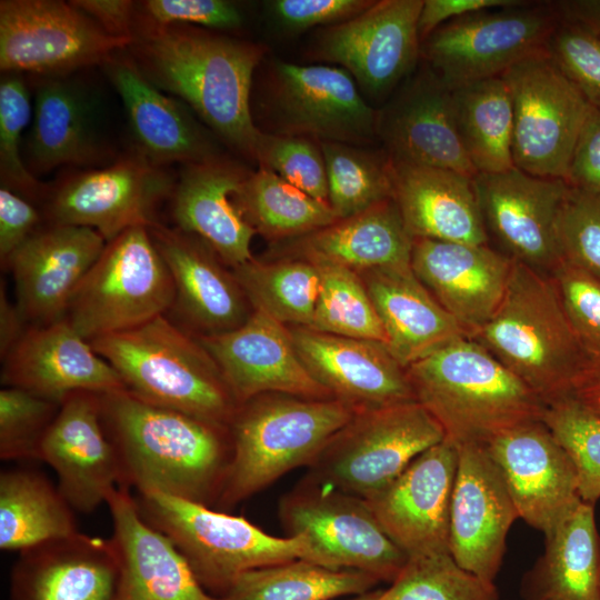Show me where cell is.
Masks as SVG:
<instances>
[{
    "mask_svg": "<svg viewBox=\"0 0 600 600\" xmlns=\"http://www.w3.org/2000/svg\"><path fill=\"white\" fill-rule=\"evenodd\" d=\"M174 178L140 156L71 174L46 197L49 223L94 229L107 242L134 226L158 221L156 211L171 197Z\"/></svg>",
    "mask_w": 600,
    "mask_h": 600,
    "instance_id": "14",
    "label": "cell"
},
{
    "mask_svg": "<svg viewBox=\"0 0 600 600\" xmlns=\"http://www.w3.org/2000/svg\"><path fill=\"white\" fill-rule=\"evenodd\" d=\"M523 576L524 600H600V534L593 504L581 501L550 533Z\"/></svg>",
    "mask_w": 600,
    "mask_h": 600,
    "instance_id": "37",
    "label": "cell"
},
{
    "mask_svg": "<svg viewBox=\"0 0 600 600\" xmlns=\"http://www.w3.org/2000/svg\"><path fill=\"white\" fill-rule=\"evenodd\" d=\"M550 277L588 359H600V279L563 261Z\"/></svg>",
    "mask_w": 600,
    "mask_h": 600,
    "instance_id": "52",
    "label": "cell"
},
{
    "mask_svg": "<svg viewBox=\"0 0 600 600\" xmlns=\"http://www.w3.org/2000/svg\"><path fill=\"white\" fill-rule=\"evenodd\" d=\"M449 519V552L479 578L494 582L507 537L519 518L503 477L484 446L459 447Z\"/></svg>",
    "mask_w": 600,
    "mask_h": 600,
    "instance_id": "19",
    "label": "cell"
},
{
    "mask_svg": "<svg viewBox=\"0 0 600 600\" xmlns=\"http://www.w3.org/2000/svg\"><path fill=\"white\" fill-rule=\"evenodd\" d=\"M99 399L121 487L217 506L232 456L229 427L147 402L127 389Z\"/></svg>",
    "mask_w": 600,
    "mask_h": 600,
    "instance_id": "2",
    "label": "cell"
},
{
    "mask_svg": "<svg viewBox=\"0 0 600 600\" xmlns=\"http://www.w3.org/2000/svg\"><path fill=\"white\" fill-rule=\"evenodd\" d=\"M369 0H274L270 13L288 31H303L317 26L342 23L363 12Z\"/></svg>",
    "mask_w": 600,
    "mask_h": 600,
    "instance_id": "54",
    "label": "cell"
},
{
    "mask_svg": "<svg viewBox=\"0 0 600 600\" xmlns=\"http://www.w3.org/2000/svg\"><path fill=\"white\" fill-rule=\"evenodd\" d=\"M547 50L588 103L600 109V2H554Z\"/></svg>",
    "mask_w": 600,
    "mask_h": 600,
    "instance_id": "44",
    "label": "cell"
},
{
    "mask_svg": "<svg viewBox=\"0 0 600 600\" xmlns=\"http://www.w3.org/2000/svg\"><path fill=\"white\" fill-rule=\"evenodd\" d=\"M469 338L546 404L569 396L588 360L550 274L518 262L497 310Z\"/></svg>",
    "mask_w": 600,
    "mask_h": 600,
    "instance_id": "5",
    "label": "cell"
},
{
    "mask_svg": "<svg viewBox=\"0 0 600 600\" xmlns=\"http://www.w3.org/2000/svg\"><path fill=\"white\" fill-rule=\"evenodd\" d=\"M458 457V447L444 439L364 499L380 527L408 558L450 553V504Z\"/></svg>",
    "mask_w": 600,
    "mask_h": 600,
    "instance_id": "17",
    "label": "cell"
},
{
    "mask_svg": "<svg viewBox=\"0 0 600 600\" xmlns=\"http://www.w3.org/2000/svg\"><path fill=\"white\" fill-rule=\"evenodd\" d=\"M423 0H380L321 33L318 54L340 64L372 98H384L421 58L418 20Z\"/></svg>",
    "mask_w": 600,
    "mask_h": 600,
    "instance_id": "16",
    "label": "cell"
},
{
    "mask_svg": "<svg viewBox=\"0 0 600 600\" xmlns=\"http://www.w3.org/2000/svg\"><path fill=\"white\" fill-rule=\"evenodd\" d=\"M174 284L172 312L194 336L243 324L253 310L232 271L201 238L159 221L148 227Z\"/></svg>",
    "mask_w": 600,
    "mask_h": 600,
    "instance_id": "24",
    "label": "cell"
},
{
    "mask_svg": "<svg viewBox=\"0 0 600 600\" xmlns=\"http://www.w3.org/2000/svg\"><path fill=\"white\" fill-rule=\"evenodd\" d=\"M319 143L326 163L328 203L339 220L393 198L391 162L387 153L347 143Z\"/></svg>",
    "mask_w": 600,
    "mask_h": 600,
    "instance_id": "43",
    "label": "cell"
},
{
    "mask_svg": "<svg viewBox=\"0 0 600 600\" xmlns=\"http://www.w3.org/2000/svg\"><path fill=\"white\" fill-rule=\"evenodd\" d=\"M39 460L58 478V489L73 510L89 513L122 486L120 463L101 421L98 392L68 394L46 432Z\"/></svg>",
    "mask_w": 600,
    "mask_h": 600,
    "instance_id": "23",
    "label": "cell"
},
{
    "mask_svg": "<svg viewBox=\"0 0 600 600\" xmlns=\"http://www.w3.org/2000/svg\"><path fill=\"white\" fill-rule=\"evenodd\" d=\"M310 374L354 411L416 401L404 368L379 341L289 328Z\"/></svg>",
    "mask_w": 600,
    "mask_h": 600,
    "instance_id": "25",
    "label": "cell"
},
{
    "mask_svg": "<svg viewBox=\"0 0 600 600\" xmlns=\"http://www.w3.org/2000/svg\"><path fill=\"white\" fill-rule=\"evenodd\" d=\"M390 162L393 200L413 239L489 243L474 177L449 169Z\"/></svg>",
    "mask_w": 600,
    "mask_h": 600,
    "instance_id": "34",
    "label": "cell"
},
{
    "mask_svg": "<svg viewBox=\"0 0 600 600\" xmlns=\"http://www.w3.org/2000/svg\"><path fill=\"white\" fill-rule=\"evenodd\" d=\"M444 438L417 401L354 411L309 467V477L367 499Z\"/></svg>",
    "mask_w": 600,
    "mask_h": 600,
    "instance_id": "9",
    "label": "cell"
},
{
    "mask_svg": "<svg viewBox=\"0 0 600 600\" xmlns=\"http://www.w3.org/2000/svg\"><path fill=\"white\" fill-rule=\"evenodd\" d=\"M316 264L320 290L309 329L386 344V332L360 274L334 264Z\"/></svg>",
    "mask_w": 600,
    "mask_h": 600,
    "instance_id": "45",
    "label": "cell"
},
{
    "mask_svg": "<svg viewBox=\"0 0 600 600\" xmlns=\"http://www.w3.org/2000/svg\"><path fill=\"white\" fill-rule=\"evenodd\" d=\"M131 43L108 34L71 1H0L3 73L70 76L86 67L103 66Z\"/></svg>",
    "mask_w": 600,
    "mask_h": 600,
    "instance_id": "13",
    "label": "cell"
},
{
    "mask_svg": "<svg viewBox=\"0 0 600 600\" xmlns=\"http://www.w3.org/2000/svg\"><path fill=\"white\" fill-rule=\"evenodd\" d=\"M280 518L289 536L310 541L324 567L359 570L391 583L408 560L364 499L309 476L281 499Z\"/></svg>",
    "mask_w": 600,
    "mask_h": 600,
    "instance_id": "12",
    "label": "cell"
},
{
    "mask_svg": "<svg viewBox=\"0 0 600 600\" xmlns=\"http://www.w3.org/2000/svg\"><path fill=\"white\" fill-rule=\"evenodd\" d=\"M473 180L489 243L514 262L550 274L560 262L556 226L569 183L516 167Z\"/></svg>",
    "mask_w": 600,
    "mask_h": 600,
    "instance_id": "15",
    "label": "cell"
},
{
    "mask_svg": "<svg viewBox=\"0 0 600 600\" xmlns=\"http://www.w3.org/2000/svg\"><path fill=\"white\" fill-rule=\"evenodd\" d=\"M413 237L393 198L297 238L292 258L334 264L357 273L411 267Z\"/></svg>",
    "mask_w": 600,
    "mask_h": 600,
    "instance_id": "36",
    "label": "cell"
},
{
    "mask_svg": "<svg viewBox=\"0 0 600 600\" xmlns=\"http://www.w3.org/2000/svg\"><path fill=\"white\" fill-rule=\"evenodd\" d=\"M127 49L153 86L183 101L220 139L254 159L262 131L253 123L250 94L264 53L260 46L189 24L138 21Z\"/></svg>",
    "mask_w": 600,
    "mask_h": 600,
    "instance_id": "1",
    "label": "cell"
},
{
    "mask_svg": "<svg viewBox=\"0 0 600 600\" xmlns=\"http://www.w3.org/2000/svg\"><path fill=\"white\" fill-rule=\"evenodd\" d=\"M100 120L98 100L82 82L69 76L41 77L26 147L29 171L37 177L61 166L107 163L112 150Z\"/></svg>",
    "mask_w": 600,
    "mask_h": 600,
    "instance_id": "30",
    "label": "cell"
},
{
    "mask_svg": "<svg viewBox=\"0 0 600 600\" xmlns=\"http://www.w3.org/2000/svg\"><path fill=\"white\" fill-rule=\"evenodd\" d=\"M379 600H499L494 582L461 568L450 553L408 558Z\"/></svg>",
    "mask_w": 600,
    "mask_h": 600,
    "instance_id": "46",
    "label": "cell"
},
{
    "mask_svg": "<svg viewBox=\"0 0 600 600\" xmlns=\"http://www.w3.org/2000/svg\"><path fill=\"white\" fill-rule=\"evenodd\" d=\"M136 500L142 517L174 543L218 598L247 571L294 559L318 563L304 536L274 537L244 517L161 492L139 493Z\"/></svg>",
    "mask_w": 600,
    "mask_h": 600,
    "instance_id": "7",
    "label": "cell"
},
{
    "mask_svg": "<svg viewBox=\"0 0 600 600\" xmlns=\"http://www.w3.org/2000/svg\"><path fill=\"white\" fill-rule=\"evenodd\" d=\"M59 402L16 387L0 390L1 460H39L40 446Z\"/></svg>",
    "mask_w": 600,
    "mask_h": 600,
    "instance_id": "49",
    "label": "cell"
},
{
    "mask_svg": "<svg viewBox=\"0 0 600 600\" xmlns=\"http://www.w3.org/2000/svg\"><path fill=\"white\" fill-rule=\"evenodd\" d=\"M121 584L119 600H221L207 591L190 564L141 514L126 487L108 496Z\"/></svg>",
    "mask_w": 600,
    "mask_h": 600,
    "instance_id": "31",
    "label": "cell"
},
{
    "mask_svg": "<svg viewBox=\"0 0 600 600\" xmlns=\"http://www.w3.org/2000/svg\"><path fill=\"white\" fill-rule=\"evenodd\" d=\"M501 77L512 100L514 167L536 177L567 180L591 106L547 47L513 64Z\"/></svg>",
    "mask_w": 600,
    "mask_h": 600,
    "instance_id": "11",
    "label": "cell"
},
{
    "mask_svg": "<svg viewBox=\"0 0 600 600\" xmlns=\"http://www.w3.org/2000/svg\"><path fill=\"white\" fill-rule=\"evenodd\" d=\"M360 277L386 332V346L404 368L457 338L468 337L411 267L376 269Z\"/></svg>",
    "mask_w": 600,
    "mask_h": 600,
    "instance_id": "35",
    "label": "cell"
},
{
    "mask_svg": "<svg viewBox=\"0 0 600 600\" xmlns=\"http://www.w3.org/2000/svg\"><path fill=\"white\" fill-rule=\"evenodd\" d=\"M520 0H423L418 20L422 42L443 23L461 16L493 8L508 7Z\"/></svg>",
    "mask_w": 600,
    "mask_h": 600,
    "instance_id": "58",
    "label": "cell"
},
{
    "mask_svg": "<svg viewBox=\"0 0 600 600\" xmlns=\"http://www.w3.org/2000/svg\"><path fill=\"white\" fill-rule=\"evenodd\" d=\"M381 591H382L381 589L371 590L366 593L359 594L356 598L350 599V600H379Z\"/></svg>",
    "mask_w": 600,
    "mask_h": 600,
    "instance_id": "61",
    "label": "cell"
},
{
    "mask_svg": "<svg viewBox=\"0 0 600 600\" xmlns=\"http://www.w3.org/2000/svg\"><path fill=\"white\" fill-rule=\"evenodd\" d=\"M252 310L283 324L309 328L320 290L319 267L308 260L251 259L231 269Z\"/></svg>",
    "mask_w": 600,
    "mask_h": 600,
    "instance_id": "42",
    "label": "cell"
},
{
    "mask_svg": "<svg viewBox=\"0 0 600 600\" xmlns=\"http://www.w3.org/2000/svg\"><path fill=\"white\" fill-rule=\"evenodd\" d=\"M451 96L459 138L477 174L513 168V110L506 80L500 76L471 82Z\"/></svg>",
    "mask_w": 600,
    "mask_h": 600,
    "instance_id": "39",
    "label": "cell"
},
{
    "mask_svg": "<svg viewBox=\"0 0 600 600\" xmlns=\"http://www.w3.org/2000/svg\"><path fill=\"white\" fill-rule=\"evenodd\" d=\"M106 244L94 229L49 223L9 257L3 267L12 274L17 304L30 326L66 319L76 291Z\"/></svg>",
    "mask_w": 600,
    "mask_h": 600,
    "instance_id": "22",
    "label": "cell"
},
{
    "mask_svg": "<svg viewBox=\"0 0 600 600\" xmlns=\"http://www.w3.org/2000/svg\"><path fill=\"white\" fill-rule=\"evenodd\" d=\"M41 214L31 201L1 187L0 189V261L9 257L40 229Z\"/></svg>",
    "mask_w": 600,
    "mask_h": 600,
    "instance_id": "55",
    "label": "cell"
},
{
    "mask_svg": "<svg viewBox=\"0 0 600 600\" xmlns=\"http://www.w3.org/2000/svg\"><path fill=\"white\" fill-rule=\"evenodd\" d=\"M484 447L519 518L544 536L582 501L574 464L542 419L510 428Z\"/></svg>",
    "mask_w": 600,
    "mask_h": 600,
    "instance_id": "18",
    "label": "cell"
},
{
    "mask_svg": "<svg viewBox=\"0 0 600 600\" xmlns=\"http://www.w3.org/2000/svg\"><path fill=\"white\" fill-rule=\"evenodd\" d=\"M569 396L600 417V359L587 360Z\"/></svg>",
    "mask_w": 600,
    "mask_h": 600,
    "instance_id": "60",
    "label": "cell"
},
{
    "mask_svg": "<svg viewBox=\"0 0 600 600\" xmlns=\"http://www.w3.org/2000/svg\"><path fill=\"white\" fill-rule=\"evenodd\" d=\"M566 181L600 193V109L592 106L574 147Z\"/></svg>",
    "mask_w": 600,
    "mask_h": 600,
    "instance_id": "56",
    "label": "cell"
},
{
    "mask_svg": "<svg viewBox=\"0 0 600 600\" xmlns=\"http://www.w3.org/2000/svg\"><path fill=\"white\" fill-rule=\"evenodd\" d=\"M194 337L217 362L239 404L263 393L333 398L307 370L290 329L261 311L253 310L233 330Z\"/></svg>",
    "mask_w": 600,
    "mask_h": 600,
    "instance_id": "21",
    "label": "cell"
},
{
    "mask_svg": "<svg viewBox=\"0 0 600 600\" xmlns=\"http://www.w3.org/2000/svg\"><path fill=\"white\" fill-rule=\"evenodd\" d=\"M599 588H600V577H599Z\"/></svg>",
    "mask_w": 600,
    "mask_h": 600,
    "instance_id": "62",
    "label": "cell"
},
{
    "mask_svg": "<svg viewBox=\"0 0 600 600\" xmlns=\"http://www.w3.org/2000/svg\"><path fill=\"white\" fill-rule=\"evenodd\" d=\"M273 92L280 133L352 146L377 136L378 112L343 68L278 62Z\"/></svg>",
    "mask_w": 600,
    "mask_h": 600,
    "instance_id": "20",
    "label": "cell"
},
{
    "mask_svg": "<svg viewBox=\"0 0 600 600\" xmlns=\"http://www.w3.org/2000/svg\"><path fill=\"white\" fill-rule=\"evenodd\" d=\"M89 342L147 402L223 427L240 406L206 348L167 314Z\"/></svg>",
    "mask_w": 600,
    "mask_h": 600,
    "instance_id": "4",
    "label": "cell"
},
{
    "mask_svg": "<svg viewBox=\"0 0 600 600\" xmlns=\"http://www.w3.org/2000/svg\"><path fill=\"white\" fill-rule=\"evenodd\" d=\"M513 262L490 243L413 239L414 276L468 337L497 310Z\"/></svg>",
    "mask_w": 600,
    "mask_h": 600,
    "instance_id": "27",
    "label": "cell"
},
{
    "mask_svg": "<svg viewBox=\"0 0 600 600\" xmlns=\"http://www.w3.org/2000/svg\"><path fill=\"white\" fill-rule=\"evenodd\" d=\"M173 301L172 277L148 227L134 226L107 242L66 319L91 341L167 314Z\"/></svg>",
    "mask_w": 600,
    "mask_h": 600,
    "instance_id": "8",
    "label": "cell"
},
{
    "mask_svg": "<svg viewBox=\"0 0 600 600\" xmlns=\"http://www.w3.org/2000/svg\"><path fill=\"white\" fill-rule=\"evenodd\" d=\"M103 67L123 102L138 156L160 167L220 157L210 133L189 107L153 86L130 56L117 53Z\"/></svg>",
    "mask_w": 600,
    "mask_h": 600,
    "instance_id": "32",
    "label": "cell"
},
{
    "mask_svg": "<svg viewBox=\"0 0 600 600\" xmlns=\"http://www.w3.org/2000/svg\"><path fill=\"white\" fill-rule=\"evenodd\" d=\"M556 238L560 261L600 279V193L570 186Z\"/></svg>",
    "mask_w": 600,
    "mask_h": 600,
    "instance_id": "50",
    "label": "cell"
},
{
    "mask_svg": "<svg viewBox=\"0 0 600 600\" xmlns=\"http://www.w3.org/2000/svg\"><path fill=\"white\" fill-rule=\"evenodd\" d=\"M1 281L0 287V356L1 360L26 332L30 326L19 309L17 302L12 303Z\"/></svg>",
    "mask_w": 600,
    "mask_h": 600,
    "instance_id": "59",
    "label": "cell"
},
{
    "mask_svg": "<svg viewBox=\"0 0 600 600\" xmlns=\"http://www.w3.org/2000/svg\"><path fill=\"white\" fill-rule=\"evenodd\" d=\"M2 363L4 387L21 388L59 403L76 391L127 389L113 367L67 319L29 326Z\"/></svg>",
    "mask_w": 600,
    "mask_h": 600,
    "instance_id": "28",
    "label": "cell"
},
{
    "mask_svg": "<svg viewBox=\"0 0 600 600\" xmlns=\"http://www.w3.org/2000/svg\"><path fill=\"white\" fill-rule=\"evenodd\" d=\"M353 414L334 398L263 393L242 402L229 424L232 456L216 507L230 509L294 468L310 467Z\"/></svg>",
    "mask_w": 600,
    "mask_h": 600,
    "instance_id": "6",
    "label": "cell"
},
{
    "mask_svg": "<svg viewBox=\"0 0 600 600\" xmlns=\"http://www.w3.org/2000/svg\"><path fill=\"white\" fill-rule=\"evenodd\" d=\"M254 160L312 198L328 202L326 163L320 143L313 139L262 132Z\"/></svg>",
    "mask_w": 600,
    "mask_h": 600,
    "instance_id": "51",
    "label": "cell"
},
{
    "mask_svg": "<svg viewBox=\"0 0 600 600\" xmlns=\"http://www.w3.org/2000/svg\"><path fill=\"white\" fill-rule=\"evenodd\" d=\"M542 421L574 464L581 500L593 504L600 499V417L567 396L546 404Z\"/></svg>",
    "mask_w": 600,
    "mask_h": 600,
    "instance_id": "47",
    "label": "cell"
},
{
    "mask_svg": "<svg viewBox=\"0 0 600 600\" xmlns=\"http://www.w3.org/2000/svg\"><path fill=\"white\" fill-rule=\"evenodd\" d=\"M558 21L552 1H526L452 19L421 42V58L450 90L502 76L547 47Z\"/></svg>",
    "mask_w": 600,
    "mask_h": 600,
    "instance_id": "10",
    "label": "cell"
},
{
    "mask_svg": "<svg viewBox=\"0 0 600 600\" xmlns=\"http://www.w3.org/2000/svg\"><path fill=\"white\" fill-rule=\"evenodd\" d=\"M31 117L28 88L20 73H3L0 81V179L29 201L46 199L49 189L34 177L20 153L21 133Z\"/></svg>",
    "mask_w": 600,
    "mask_h": 600,
    "instance_id": "48",
    "label": "cell"
},
{
    "mask_svg": "<svg viewBox=\"0 0 600 600\" xmlns=\"http://www.w3.org/2000/svg\"><path fill=\"white\" fill-rule=\"evenodd\" d=\"M138 21L233 29L242 24V14L234 3L224 0H147L138 4Z\"/></svg>",
    "mask_w": 600,
    "mask_h": 600,
    "instance_id": "53",
    "label": "cell"
},
{
    "mask_svg": "<svg viewBox=\"0 0 600 600\" xmlns=\"http://www.w3.org/2000/svg\"><path fill=\"white\" fill-rule=\"evenodd\" d=\"M234 201L256 232L269 239L299 238L339 220L328 202L312 198L264 167L248 174Z\"/></svg>",
    "mask_w": 600,
    "mask_h": 600,
    "instance_id": "41",
    "label": "cell"
},
{
    "mask_svg": "<svg viewBox=\"0 0 600 600\" xmlns=\"http://www.w3.org/2000/svg\"><path fill=\"white\" fill-rule=\"evenodd\" d=\"M380 581L352 569L294 559L242 573L221 600H332L373 590Z\"/></svg>",
    "mask_w": 600,
    "mask_h": 600,
    "instance_id": "40",
    "label": "cell"
},
{
    "mask_svg": "<svg viewBox=\"0 0 600 600\" xmlns=\"http://www.w3.org/2000/svg\"><path fill=\"white\" fill-rule=\"evenodd\" d=\"M377 136L393 162L477 174L459 138L451 90L427 66L378 112Z\"/></svg>",
    "mask_w": 600,
    "mask_h": 600,
    "instance_id": "26",
    "label": "cell"
},
{
    "mask_svg": "<svg viewBox=\"0 0 600 600\" xmlns=\"http://www.w3.org/2000/svg\"><path fill=\"white\" fill-rule=\"evenodd\" d=\"M73 509L46 476L32 469L0 474V548L22 551L78 532Z\"/></svg>",
    "mask_w": 600,
    "mask_h": 600,
    "instance_id": "38",
    "label": "cell"
},
{
    "mask_svg": "<svg viewBox=\"0 0 600 600\" xmlns=\"http://www.w3.org/2000/svg\"><path fill=\"white\" fill-rule=\"evenodd\" d=\"M248 174L221 157L186 164L170 197L176 228L201 238L231 269L252 259L257 232L234 201Z\"/></svg>",
    "mask_w": 600,
    "mask_h": 600,
    "instance_id": "33",
    "label": "cell"
},
{
    "mask_svg": "<svg viewBox=\"0 0 600 600\" xmlns=\"http://www.w3.org/2000/svg\"><path fill=\"white\" fill-rule=\"evenodd\" d=\"M121 569L111 539L76 532L20 551L11 600H119Z\"/></svg>",
    "mask_w": 600,
    "mask_h": 600,
    "instance_id": "29",
    "label": "cell"
},
{
    "mask_svg": "<svg viewBox=\"0 0 600 600\" xmlns=\"http://www.w3.org/2000/svg\"><path fill=\"white\" fill-rule=\"evenodd\" d=\"M108 34L133 41L138 22V3L129 0H73Z\"/></svg>",
    "mask_w": 600,
    "mask_h": 600,
    "instance_id": "57",
    "label": "cell"
},
{
    "mask_svg": "<svg viewBox=\"0 0 600 600\" xmlns=\"http://www.w3.org/2000/svg\"><path fill=\"white\" fill-rule=\"evenodd\" d=\"M416 401L454 446H486L501 432L541 420L546 403L469 337L457 338L407 367Z\"/></svg>",
    "mask_w": 600,
    "mask_h": 600,
    "instance_id": "3",
    "label": "cell"
}]
</instances>
